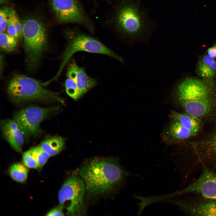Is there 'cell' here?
<instances>
[{
  "mask_svg": "<svg viewBox=\"0 0 216 216\" xmlns=\"http://www.w3.org/2000/svg\"><path fill=\"white\" fill-rule=\"evenodd\" d=\"M67 46L61 55V63L56 75L48 81L56 80L61 74L71 57L76 52L84 51L107 55L123 63V59L98 39L75 30L69 31Z\"/></svg>",
  "mask_w": 216,
  "mask_h": 216,
  "instance_id": "obj_4",
  "label": "cell"
},
{
  "mask_svg": "<svg viewBox=\"0 0 216 216\" xmlns=\"http://www.w3.org/2000/svg\"><path fill=\"white\" fill-rule=\"evenodd\" d=\"M86 189L82 178L75 175L69 177L58 193L60 204L69 215H81L84 209Z\"/></svg>",
  "mask_w": 216,
  "mask_h": 216,
  "instance_id": "obj_7",
  "label": "cell"
},
{
  "mask_svg": "<svg viewBox=\"0 0 216 216\" xmlns=\"http://www.w3.org/2000/svg\"><path fill=\"white\" fill-rule=\"evenodd\" d=\"M15 38L4 32L0 33V47L1 50L7 52L14 51L17 46Z\"/></svg>",
  "mask_w": 216,
  "mask_h": 216,
  "instance_id": "obj_20",
  "label": "cell"
},
{
  "mask_svg": "<svg viewBox=\"0 0 216 216\" xmlns=\"http://www.w3.org/2000/svg\"><path fill=\"white\" fill-rule=\"evenodd\" d=\"M170 120L176 121L197 134L201 126V119L190 114L172 110L169 115Z\"/></svg>",
  "mask_w": 216,
  "mask_h": 216,
  "instance_id": "obj_17",
  "label": "cell"
},
{
  "mask_svg": "<svg viewBox=\"0 0 216 216\" xmlns=\"http://www.w3.org/2000/svg\"><path fill=\"white\" fill-rule=\"evenodd\" d=\"M1 126L5 139L16 151L21 153L25 137L17 122L14 119L5 120L1 122Z\"/></svg>",
  "mask_w": 216,
  "mask_h": 216,
  "instance_id": "obj_13",
  "label": "cell"
},
{
  "mask_svg": "<svg viewBox=\"0 0 216 216\" xmlns=\"http://www.w3.org/2000/svg\"><path fill=\"white\" fill-rule=\"evenodd\" d=\"M196 194L202 198L216 200V172L204 168L201 175L186 186L172 193L165 195L167 199L188 194Z\"/></svg>",
  "mask_w": 216,
  "mask_h": 216,
  "instance_id": "obj_10",
  "label": "cell"
},
{
  "mask_svg": "<svg viewBox=\"0 0 216 216\" xmlns=\"http://www.w3.org/2000/svg\"><path fill=\"white\" fill-rule=\"evenodd\" d=\"M9 171L10 177L17 182L22 183L25 182L27 178L28 170L20 163L13 164L10 167Z\"/></svg>",
  "mask_w": 216,
  "mask_h": 216,
  "instance_id": "obj_19",
  "label": "cell"
},
{
  "mask_svg": "<svg viewBox=\"0 0 216 216\" xmlns=\"http://www.w3.org/2000/svg\"><path fill=\"white\" fill-rule=\"evenodd\" d=\"M66 139L60 136L55 135L47 137L40 146L50 156L56 155L64 148Z\"/></svg>",
  "mask_w": 216,
  "mask_h": 216,
  "instance_id": "obj_18",
  "label": "cell"
},
{
  "mask_svg": "<svg viewBox=\"0 0 216 216\" xmlns=\"http://www.w3.org/2000/svg\"><path fill=\"white\" fill-rule=\"evenodd\" d=\"M193 146L198 162L204 166L216 163V128L208 137Z\"/></svg>",
  "mask_w": 216,
  "mask_h": 216,
  "instance_id": "obj_12",
  "label": "cell"
},
{
  "mask_svg": "<svg viewBox=\"0 0 216 216\" xmlns=\"http://www.w3.org/2000/svg\"><path fill=\"white\" fill-rule=\"evenodd\" d=\"M196 134L176 121L171 120L165 132V136L170 143L185 140Z\"/></svg>",
  "mask_w": 216,
  "mask_h": 216,
  "instance_id": "obj_15",
  "label": "cell"
},
{
  "mask_svg": "<svg viewBox=\"0 0 216 216\" xmlns=\"http://www.w3.org/2000/svg\"><path fill=\"white\" fill-rule=\"evenodd\" d=\"M67 77L73 79L77 86L80 98L97 84L96 80L89 76L84 68L79 66L73 60L67 72Z\"/></svg>",
  "mask_w": 216,
  "mask_h": 216,
  "instance_id": "obj_14",
  "label": "cell"
},
{
  "mask_svg": "<svg viewBox=\"0 0 216 216\" xmlns=\"http://www.w3.org/2000/svg\"><path fill=\"white\" fill-rule=\"evenodd\" d=\"M176 96L186 113L201 119L215 109L216 83L213 79L187 78L177 85Z\"/></svg>",
  "mask_w": 216,
  "mask_h": 216,
  "instance_id": "obj_1",
  "label": "cell"
},
{
  "mask_svg": "<svg viewBox=\"0 0 216 216\" xmlns=\"http://www.w3.org/2000/svg\"><path fill=\"white\" fill-rule=\"evenodd\" d=\"M10 16L16 28L17 39L21 38L23 37L22 25L15 11L12 9Z\"/></svg>",
  "mask_w": 216,
  "mask_h": 216,
  "instance_id": "obj_25",
  "label": "cell"
},
{
  "mask_svg": "<svg viewBox=\"0 0 216 216\" xmlns=\"http://www.w3.org/2000/svg\"><path fill=\"white\" fill-rule=\"evenodd\" d=\"M22 160L25 165L29 168L36 169L39 167L38 162L32 148L23 154Z\"/></svg>",
  "mask_w": 216,
  "mask_h": 216,
  "instance_id": "obj_23",
  "label": "cell"
},
{
  "mask_svg": "<svg viewBox=\"0 0 216 216\" xmlns=\"http://www.w3.org/2000/svg\"><path fill=\"white\" fill-rule=\"evenodd\" d=\"M65 90L67 94L75 100L79 99V90L74 80L72 78L67 77L65 82Z\"/></svg>",
  "mask_w": 216,
  "mask_h": 216,
  "instance_id": "obj_21",
  "label": "cell"
},
{
  "mask_svg": "<svg viewBox=\"0 0 216 216\" xmlns=\"http://www.w3.org/2000/svg\"><path fill=\"white\" fill-rule=\"evenodd\" d=\"M7 29L8 33L9 35L16 39H17L16 29L10 16L8 23Z\"/></svg>",
  "mask_w": 216,
  "mask_h": 216,
  "instance_id": "obj_26",
  "label": "cell"
},
{
  "mask_svg": "<svg viewBox=\"0 0 216 216\" xmlns=\"http://www.w3.org/2000/svg\"><path fill=\"white\" fill-rule=\"evenodd\" d=\"M207 52V54L209 56L216 59V43L208 49Z\"/></svg>",
  "mask_w": 216,
  "mask_h": 216,
  "instance_id": "obj_28",
  "label": "cell"
},
{
  "mask_svg": "<svg viewBox=\"0 0 216 216\" xmlns=\"http://www.w3.org/2000/svg\"><path fill=\"white\" fill-rule=\"evenodd\" d=\"M43 86L35 79L18 75L10 81L7 92L10 98L14 102L36 100L64 103L58 92L51 91Z\"/></svg>",
  "mask_w": 216,
  "mask_h": 216,
  "instance_id": "obj_5",
  "label": "cell"
},
{
  "mask_svg": "<svg viewBox=\"0 0 216 216\" xmlns=\"http://www.w3.org/2000/svg\"></svg>",
  "mask_w": 216,
  "mask_h": 216,
  "instance_id": "obj_30",
  "label": "cell"
},
{
  "mask_svg": "<svg viewBox=\"0 0 216 216\" xmlns=\"http://www.w3.org/2000/svg\"><path fill=\"white\" fill-rule=\"evenodd\" d=\"M196 73L201 78L212 79L216 76V61L208 54L200 58L196 69Z\"/></svg>",
  "mask_w": 216,
  "mask_h": 216,
  "instance_id": "obj_16",
  "label": "cell"
},
{
  "mask_svg": "<svg viewBox=\"0 0 216 216\" xmlns=\"http://www.w3.org/2000/svg\"><path fill=\"white\" fill-rule=\"evenodd\" d=\"M7 0H0V3L1 4H3L5 3Z\"/></svg>",
  "mask_w": 216,
  "mask_h": 216,
  "instance_id": "obj_29",
  "label": "cell"
},
{
  "mask_svg": "<svg viewBox=\"0 0 216 216\" xmlns=\"http://www.w3.org/2000/svg\"><path fill=\"white\" fill-rule=\"evenodd\" d=\"M139 0H117L111 21L115 29L132 38L142 36L150 26L146 13L140 7Z\"/></svg>",
  "mask_w": 216,
  "mask_h": 216,
  "instance_id": "obj_3",
  "label": "cell"
},
{
  "mask_svg": "<svg viewBox=\"0 0 216 216\" xmlns=\"http://www.w3.org/2000/svg\"><path fill=\"white\" fill-rule=\"evenodd\" d=\"M12 9L3 7L0 10V32H4L7 29V25Z\"/></svg>",
  "mask_w": 216,
  "mask_h": 216,
  "instance_id": "obj_24",
  "label": "cell"
},
{
  "mask_svg": "<svg viewBox=\"0 0 216 216\" xmlns=\"http://www.w3.org/2000/svg\"><path fill=\"white\" fill-rule=\"evenodd\" d=\"M50 2L59 22L78 24L93 32L92 22L78 0H50Z\"/></svg>",
  "mask_w": 216,
  "mask_h": 216,
  "instance_id": "obj_9",
  "label": "cell"
},
{
  "mask_svg": "<svg viewBox=\"0 0 216 216\" xmlns=\"http://www.w3.org/2000/svg\"><path fill=\"white\" fill-rule=\"evenodd\" d=\"M203 199L190 200L185 199L174 198L166 201L176 205L190 215L216 216V200Z\"/></svg>",
  "mask_w": 216,
  "mask_h": 216,
  "instance_id": "obj_11",
  "label": "cell"
},
{
  "mask_svg": "<svg viewBox=\"0 0 216 216\" xmlns=\"http://www.w3.org/2000/svg\"><path fill=\"white\" fill-rule=\"evenodd\" d=\"M63 207L60 204L58 206L55 207L48 212L45 215L46 216H64V213L63 212Z\"/></svg>",
  "mask_w": 216,
  "mask_h": 216,
  "instance_id": "obj_27",
  "label": "cell"
},
{
  "mask_svg": "<svg viewBox=\"0 0 216 216\" xmlns=\"http://www.w3.org/2000/svg\"><path fill=\"white\" fill-rule=\"evenodd\" d=\"M78 173L84 182L86 193L94 197L110 192L129 175L112 158L94 159L82 166Z\"/></svg>",
  "mask_w": 216,
  "mask_h": 216,
  "instance_id": "obj_2",
  "label": "cell"
},
{
  "mask_svg": "<svg viewBox=\"0 0 216 216\" xmlns=\"http://www.w3.org/2000/svg\"><path fill=\"white\" fill-rule=\"evenodd\" d=\"M22 25L27 65L32 69L38 65L47 48V34L44 25L37 20L27 19Z\"/></svg>",
  "mask_w": 216,
  "mask_h": 216,
  "instance_id": "obj_6",
  "label": "cell"
},
{
  "mask_svg": "<svg viewBox=\"0 0 216 216\" xmlns=\"http://www.w3.org/2000/svg\"><path fill=\"white\" fill-rule=\"evenodd\" d=\"M32 148L38 162L39 167L42 168L50 156L40 145Z\"/></svg>",
  "mask_w": 216,
  "mask_h": 216,
  "instance_id": "obj_22",
  "label": "cell"
},
{
  "mask_svg": "<svg viewBox=\"0 0 216 216\" xmlns=\"http://www.w3.org/2000/svg\"><path fill=\"white\" fill-rule=\"evenodd\" d=\"M58 106L44 107L30 106L19 111L14 119L22 130L25 137L36 136L40 132V125L46 118L59 110Z\"/></svg>",
  "mask_w": 216,
  "mask_h": 216,
  "instance_id": "obj_8",
  "label": "cell"
}]
</instances>
